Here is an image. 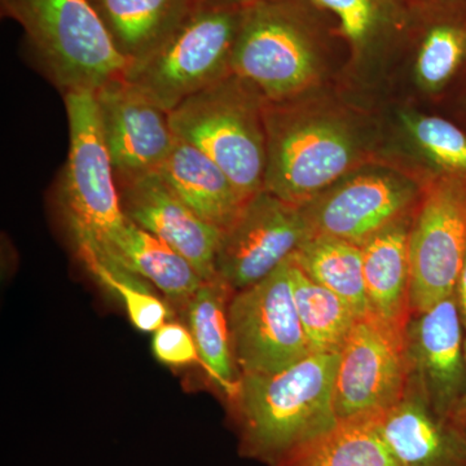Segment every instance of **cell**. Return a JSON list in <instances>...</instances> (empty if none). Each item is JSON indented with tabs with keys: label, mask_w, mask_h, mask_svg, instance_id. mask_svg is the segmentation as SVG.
Returning a JSON list of instances; mask_svg holds the SVG:
<instances>
[{
	"label": "cell",
	"mask_w": 466,
	"mask_h": 466,
	"mask_svg": "<svg viewBox=\"0 0 466 466\" xmlns=\"http://www.w3.org/2000/svg\"><path fill=\"white\" fill-rule=\"evenodd\" d=\"M339 354H309L271 375H241L228 400L242 458L272 466L284 453L332 428Z\"/></svg>",
	"instance_id": "cell-1"
},
{
	"label": "cell",
	"mask_w": 466,
	"mask_h": 466,
	"mask_svg": "<svg viewBox=\"0 0 466 466\" xmlns=\"http://www.w3.org/2000/svg\"><path fill=\"white\" fill-rule=\"evenodd\" d=\"M0 8L63 94L96 92L125 75L128 63L90 0H0Z\"/></svg>",
	"instance_id": "cell-2"
},
{
	"label": "cell",
	"mask_w": 466,
	"mask_h": 466,
	"mask_svg": "<svg viewBox=\"0 0 466 466\" xmlns=\"http://www.w3.org/2000/svg\"><path fill=\"white\" fill-rule=\"evenodd\" d=\"M258 95L232 73L168 113L175 137L213 159L247 202L265 189L267 130Z\"/></svg>",
	"instance_id": "cell-3"
},
{
	"label": "cell",
	"mask_w": 466,
	"mask_h": 466,
	"mask_svg": "<svg viewBox=\"0 0 466 466\" xmlns=\"http://www.w3.org/2000/svg\"><path fill=\"white\" fill-rule=\"evenodd\" d=\"M244 7L195 0L183 23L124 78L165 112L232 75L233 48Z\"/></svg>",
	"instance_id": "cell-4"
},
{
	"label": "cell",
	"mask_w": 466,
	"mask_h": 466,
	"mask_svg": "<svg viewBox=\"0 0 466 466\" xmlns=\"http://www.w3.org/2000/svg\"><path fill=\"white\" fill-rule=\"evenodd\" d=\"M69 119L70 147L61 207L76 249L109 258L113 245L127 225L116 186L94 91L64 94Z\"/></svg>",
	"instance_id": "cell-5"
},
{
	"label": "cell",
	"mask_w": 466,
	"mask_h": 466,
	"mask_svg": "<svg viewBox=\"0 0 466 466\" xmlns=\"http://www.w3.org/2000/svg\"><path fill=\"white\" fill-rule=\"evenodd\" d=\"M231 69L272 101L289 99L314 81V39L290 0H263L244 7Z\"/></svg>",
	"instance_id": "cell-6"
},
{
	"label": "cell",
	"mask_w": 466,
	"mask_h": 466,
	"mask_svg": "<svg viewBox=\"0 0 466 466\" xmlns=\"http://www.w3.org/2000/svg\"><path fill=\"white\" fill-rule=\"evenodd\" d=\"M410 381L408 327L370 311L358 317L339 352L334 383L337 419L388 410L403 400Z\"/></svg>",
	"instance_id": "cell-7"
},
{
	"label": "cell",
	"mask_w": 466,
	"mask_h": 466,
	"mask_svg": "<svg viewBox=\"0 0 466 466\" xmlns=\"http://www.w3.org/2000/svg\"><path fill=\"white\" fill-rule=\"evenodd\" d=\"M289 259L229 299V333L240 376L278 373L309 354L294 305Z\"/></svg>",
	"instance_id": "cell-8"
},
{
	"label": "cell",
	"mask_w": 466,
	"mask_h": 466,
	"mask_svg": "<svg viewBox=\"0 0 466 466\" xmlns=\"http://www.w3.org/2000/svg\"><path fill=\"white\" fill-rule=\"evenodd\" d=\"M466 256V175L434 180L410 227L412 317L455 294Z\"/></svg>",
	"instance_id": "cell-9"
},
{
	"label": "cell",
	"mask_w": 466,
	"mask_h": 466,
	"mask_svg": "<svg viewBox=\"0 0 466 466\" xmlns=\"http://www.w3.org/2000/svg\"><path fill=\"white\" fill-rule=\"evenodd\" d=\"M265 189L303 207L336 182L351 165L354 148L345 131L327 122L266 119Z\"/></svg>",
	"instance_id": "cell-10"
},
{
	"label": "cell",
	"mask_w": 466,
	"mask_h": 466,
	"mask_svg": "<svg viewBox=\"0 0 466 466\" xmlns=\"http://www.w3.org/2000/svg\"><path fill=\"white\" fill-rule=\"evenodd\" d=\"M309 238L302 207L262 189L223 232L217 278L233 291L245 289L271 275Z\"/></svg>",
	"instance_id": "cell-11"
},
{
	"label": "cell",
	"mask_w": 466,
	"mask_h": 466,
	"mask_svg": "<svg viewBox=\"0 0 466 466\" xmlns=\"http://www.w3.org/2000/svg\"><path fill=\"white\" fill-rule=\"evenodd\" d=\"M95 96L116 186L158 173L177 139L168 113L124 76L104 85Z\"/></svg>",
	"instance_id": "cell-12"
},
{
	"label": "cell",
	"mask_w": 466,
	"mask_h": 466,
	"mask_svg": "<svg viewBox=\"0 0 466 466\" xmlns=\"http://www.w3.org/2000/svg\"><path fill=\"white\" fill-rule=\"evenodd\" d=\"M415 198L410 184L389 175H364L303 205L311 236L361 245L408 217Z\"/></svg>",
	"instance_id": "cell-13"
},
{
	"label": "cell",
	"mask_w": 466,
	"mask_h": 466,
	"mask_svg": "<svg viewBox=\"0 0 466 466\" xmlns=\"http://www.w3.org/2000/svg\"><path fill=\"white\" fill-rule=\"evenodd\" d=\"M412 383L449 422L466 388L462 323L455 294L408 324Z\"/></svg>",
	"instance_id": "cell-14"
},
{
	"label": "cell",
	"mask_w": 466,
	"mask_h": 466,
	"mask_svg": "<svg viewBox=\"0 0 466 466\" xmlns=\"http://www.w3.org/2000/svg\"><path fill=\"white\" fill-rule=\"evenodd\" d=\"M118 191L128 220L182 254L202 280L217 278L216 262L223 231L187 207L158 173L119 184Z\"/></svg>",
	"instance_id": "cell-15"
},
{
	"label": "cell",
	"mask_w": 466,
	"mask_h": 466,
	"mask_svg": "<svg viewBox=\"0 0 466 466\" xmlns=\"http://www.w3.org/2000/svg\"><path fill=\"white\" fill-rule=\"evenodd\" d=\"M370 416L401 466H466V434L435 415L412 381L403 400Z\"/></svg>",
	"instance_id": "cell-16"
},
{
	"label": "cell",
	"mask_w": 466,
	"mask_h": 466,
	"mask_svg": "<svg viewBox=\"0 0 466 466\" xmlns=\"http://www.w3.org/2000/svg\"><path fill=\"white\" fill-rule=\"evenodd\" d=\"M159 177L202 220L227 231L247 201L213 159L177 137Z\"/></svg>",
	"instance_id": "cell-17"
},
{
	"label": "cell",
	"mask_w": 466,
	"mask_h": 466,
	"mask_svg": "<svg viewBox=\"0 0 466 466\" xmlns=\"http://www.w3.org/2000/svg\"><path fill=\"white\" fill-rule=\"evenodd\" d=\"M410 227L408 217L404 218L361 245L370 311L401 327H408L412 319Z\"/></svg>",
	"instance_id": "cell-18"
},
{
	"label": "cell",
	"mask_w": 466,
	"mask_h": 466,
	"mask_svg": "<svg viewBox=\"0 0 466 466\" xmlns=\"http://www.w3.org/2000/svg\"><path fill=\"white\" fill-rule=\"evenodd\" d=\"M128 66L167 41L195 0H90Z\"/></svg>",
	"instance_id": "cell-19"
},
{
	"label": "cell",
	"mask_w": 466,
	"mask_h": 466,
	"mask_svg": "<svg viewBox=\"0 0 466 466\" xmlns=\"http://www.w3.org/2000/svg\"><path fill=\"white\" fill-rule=\"evenodd\" d=\"M233 293L218 278L204 280L187 306L188 328L198 346L200 363L211 381L226 394L227 400H232L238 391L240 380L233 358L228 323V305Z\"/></svg>",
	"instance_id": "cell-20"
},
{
	"label": "cell",
	"mask_w": 466,
	"mask_h": 466,
	"mask_svg": "<svg viewBox=\"0 0 466 466\" xmlns=\"http://www.w3.org/2000/svg\"><path fill=\"white\" fill-rule=\"evenodd\" d=\"M108 259L139 275L167 299L186 308L204 283L182 254L131 220L116 238Z\"/></svg>",
	"instance_id": "cell-21"
},
{
	"label": "cell",
	"mask_w": 466,
	"mask_h": 466,
	"mask_svg": "<svg viewBox=\"0 0 466 466\" xmlns=\"http://www.w3.org/2000/svg\"><path fill=\"white\" fill-rule=\"evenodd\" d=\"M272 466H401L370 415L339 419L328 431L284 453Z\"/></svg>",
	"instance_id": "cell-22"
},
{
	"label": "cell",
	"mask_w": 466,
	"mask_h": 466,
	"mask_svg": "<svg viewBox=\"0 0 466 466\" xmlns=\"http://www.w3.org/2000/svg\"><path fill=\"white\" fill-rule=\"evenodd\" d=\"M293 259L312 280L343 299L357 317L370 312L361 247L339 238L311 236L293 254Z\"/></svg>",
	"instance_id": "cell-23"
},
{
	"label": "cell",
	"mask_w": 466,
	"mask_h": 466,
	"mask_svg": "<svg viewBox=\"0 0 466 466\" xmlns=\"http://www.w3.org/2000/svg\"><path fill=\"white\" fill-rule=\"evenodd\" d=\"M291 290L309 354H339L357 315L336 293L312 280L289 259Z\"/></svg>",
	"instance_id": "cell-24"
},
{
	"label": "cell",
	"mask_w": 466,
	"mask_h": 466,
	"mask_svg": "<svg viewBox=\"0 0 466 466\" xmlns=\"http://www.w3.org/2000/svg\"><path fill=\"white\" fill-rule=\"evenodd\" d=\"M79 259L99 284L115 294L124 303L131 323L144 333H155L167 323L170 309L158 299L148 281L128 271L115 260L106 258L91 250L79 249Z\"/></svg>",
	"instance_id": "cell-25"
},
{
	"label": "cell",
	"mask_w": 466,
	"mask_h": 466,
	"mask_svg": "<svg viewBox=\"0 0 466 466\" xmlns=\"http://www.w3.org/2000/svg\"><path fill=\"white\" fill-rule=\"evenodd\" d=\"M466 56V23L444 21L426 33L419 60L417 75L428 87L446 84Z\"/></svg>",
	"instance_id": "cell-26"
},
{
	"label": "cell",
	"mask_w": 466,
	"mask_h": 466,
	"mask_svg": "<svg viewBox=\"0 0 466 466\" xmlns=\"http://www.w3.org/2000/svg\"><path fill=\"white\" fill-rule=\"evenodd\" d=\"M416 142L435 164L451 173L466 175V134L438 116H419L408 122Z\"/></svg>",
	"instance_id": "cell-27"
},
{
	"label": "cell",
	"mask_w": 466,
	"mask_h": 466,
	"mask_svg": "<svg viewBox=\"0 0 466 466\" xmlns=\"http://www.w3.org/2000/svg\"><path fill=\"white\" fill-rule=\"evenodd\" d=\"M336 16L350 43L360 47L375 35L382 21L380 0H311Z\"/></svg>",
	"instance_id": "cell-28"
},
{
	"label": "cell",
	"mask_w": 466,
	"mask_h": 466,
	"mask_svg": "<svg viewBox=\"0 0 466 466\" xmlns=\"http://www.w3.org/2000/svg\"><path fill=\"white\" fill-rule=\"evenodd\" d=\"M153 354L167 366H187L200 361L198 346L189 328L167 321L153 336Z\"/></svg>",
	"instance_id": "cell-29"
},
{
	"label": "cell",
	"mask_w": 466,
	"mask_h": 466,
	"mask_svg": "<svg viewBox=\"0 0 466 466\" xmlns=\"http://www.w3.org/2000/svg\"><path fill=\"white\" fill-rule=\"evenodd\" d=\"M456 302L461 318L462 327L466 329V256L464 265H462L461 272H460L458 284L455 289Z\"/></svg>",
	"instance_id": "cell-30"
},
{
	"label": "cell",
	"mask_w": 466,
	"mask_h": 466,
	"mask_svg": "<svg viewBox=\"0 0 466 466\" xmlns=\"http://www.w3.org/2000/svg\"><path fill=\"white\" fill-rule=\"evenodd\" d=\"M464 355L466 366V339H464ZM449 422L453 426V428H456L458 431H461V433L466 434V388L464 395H462L458 407L455 408L452 415H451Z\"/></svg>",
	"instance_id": "cell-31"
},
{
	"label": "cell",
	"mask_w": 466,
	"mask_h": 466,
	"mask_svg": "<svg viewBox=\"0 0 466 466\" xmlns=\"http://www.w3.org/2000/svg\"><path fill=\"white\" fill-rule=\"evenodd\" d=\"M201 2L213 3V5H232V7H247V5L263 2V0H201Z\"/></svg>",
	"instance_id": "cell-32"
}]
</instances>
